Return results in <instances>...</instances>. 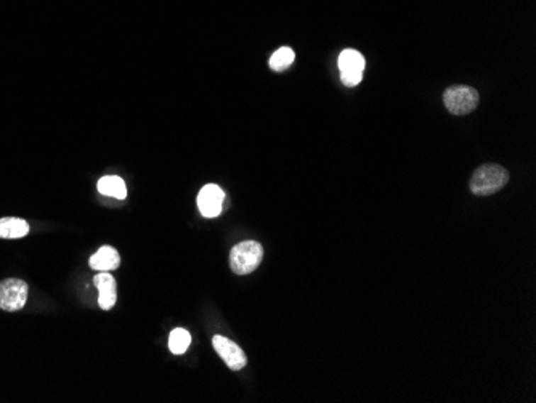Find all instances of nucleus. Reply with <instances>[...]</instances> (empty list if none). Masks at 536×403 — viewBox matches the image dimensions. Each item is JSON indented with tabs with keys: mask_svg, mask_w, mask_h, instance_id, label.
Masks as SVG:
<instances>
[{
	"mask_svg": "<svg viewBox=\"0 0 536 403\" xmlns=\"http://www.w3.org/2000/svg\"><path fill=\"white\" fill-rule=\"evenodd\" d=\"M99 192L105 197H113L118 199H124L127 197V188L124 180L116 175H106L99 182Z\"/></svg>",
	"mask_w": 536,
	"mask_h": 403,
	"instance_id": "9b49d317",
	"label": "nucleus"
},
{
	"mask_svg": "<svg viewBox=\"0 0 536 403\" xmlns=\"http://www.w3.org/2000/svg\"><path fill=\"white\" fill-rule=\"evenodd\" d=\"M28 285L16 278L4 280L0 283V309L5 312L21 310L28 301Z\"/></svg>",
	"mask_w": 536,
	"mask_h": 403,
	"instance_id": "20e7f679",
	"label": "nucleus"
},
{
	"mask_svg": "<svg viewBox=\"0 0 536 403\" xmlns=\"http://www.w3.org/2000/svg\"><path fill=\"white\" fill-rule=\"evenodd\" d=\"M94 285L99 289V305L103 310H111L118 301V291H116V280L108 272H100L95 275Z\"/></svg>",
	"mask_w": 536,
	"mask_h": 403,
	"instance_id": "6e6552de",
	"label": "nucleus"
},
{
	"mask_svg": "<svg viewBox=\"0 0 536 403\" xmlns=\"http://www.w3.org/2000/svg\"><path fill=\"white\" fill-rule=\"evenodd\" d=\"M296 58V53L289 47H281L272 55L270 58V68L273 71H284L288 70L292 65V61Z\"/></svg>",
	"mask_w": 536,
	"mask_h": 403,
	"instance_id": "ddd939ff",
	"label": "nucleus"
},
{
	"mask_svg": "<svg viewBox=\"0 0 536 403\" xmlns=\"http://www.w3.org/2000/svg\"><path fill=\"white\" fill-rule=\"evenodd\" d=\"M264 259V248L257 241L238 243L230 253L231 272L236 275H247L257 270Z\"/></svg>",
	"mask_w": 536,
	"mask_h": 403,
	"instance_id": "f03ea898",
	"label": "nucleus"
},
{
	"mask_svg": "<svg viewBox=\"0 0 536 403\" xmlns=\"http://www.w3.org/2000/svg\"><path fill=\"white\" fill-rule=\"evenodd\" d=\"M339 70L340 79L347 87H355L362 82L363 70H364V58L360 52L347 48L339 55Z\"/></svg>",
	"mask_w": 536,
	"mask_h": 403,
	"instance_id": "39448f33",
	"label": "nucleus"
},
{
	"mask_svg": "<svg viewBox=\"0 0 536 403\" xmlns=\"http://www.w3.org/2000/svg\"><path fill=\"white\" fill-rule=\"evenodd\" d=\"M479 92L467 85H453L445 90L443 103L447 109L454 116H466L479 106Z\"/></svg>",
	"mask_w": 536,
	"mask_h": 403,
	"instance_id": "7ed1b4c3",
	"label": "nucleus"
},
{
	"mask_svg": "<svg viewBox=\"0 0 536 403\" xmlns=\"http://www.w3.org/2000/svg\"><path fill=\"white\" fill-rule=\"evenodd\" d=\"M509 172L498 164H484L475 170L471 183V192L475 197H490L508 185Z\"/></svg>",
	"mask_w": 536,
	"mask_h": 403,
	"instance_id": "f257e3e1",
	"label": "nucleus"
},
{
	"mask_svg": "<svg viewBox=\"0 0 536 403\" xmlns=\"http://www.w3.org/2000/svg\"><path fill=\"white\" fill-rule=\"evenodd\" d=\"M212 346H214L216 352L223 358V362L227 363L230 370L233 371H240L246 366L247 358L246 353L242 352V349L233 341L225 338V336H214L212 339Z\"/></svg>",
	"mask_w": 536,
	"mask_h": 403,
	"instance_id": "423d86ee",
	"label": "nucleus"
},
{
	"mask_svg": "<svg viewBox=\"0 0 536 403\" xmlns=\"http://www.w3.org/2000/svg\"><path fill=\"white\" fill-rule=\"evenodd\" d=\"M223 201V190L218 185H214V183H209V185L201 188L198 194V207L201 214L207 219H214L222 212Z\"/></svg>",
	"mask_w": 536,
	"mask_h": 403,
	"instance_id": "0eeeda50",
	"label": "nucleus"
},
{
	"mask_svg": "<svg viewBox=\"0 0 536 403\" xmlns=\"http://www.w3.org/2000/svg\"><path fill=\"white\" fill-rule=\"evenodd\" d=\"M121 265L119 253L111 246H101L92 258H90V267L99 272H111Z\"/></svg>",
	"mask_w": 536,
	"mask_h": 403,
	"instance_id": "1a4fd4ad",
	"label": "nucleus"
},
{
	"mask_svg": "<svg viewBox=\"0 0 536 403\" xmlns=\"http://www.w3.org/2000/svg\"><path fill=\"white\" fill-rule=\"evenodd\" d=\"M29 233V225L23 219L9 217L0 221V238H7V240H15V238H23Z\"/></svg>",
	"mask_w": 536,
	"mask_h": 403,
	"instance_id": "9d476101",
	"label": "nucleus"
},
{
	"mask_svg": "<svg viewBox=\"0 0 536 403\" xmlns=\"http://www.w3.org/2000/svg\"><path fill=\"white\" fill-rule=\"evenodd\" d=\"M191 343V336L184 328H177L169 336V349L175 355H182L185 353Z\"/></svg>",
	"mask_w": 536,
	"mask_h": 403,
	"instance_id": "f8f14e48",
	"label": "nucleus"
}]
</instances>
